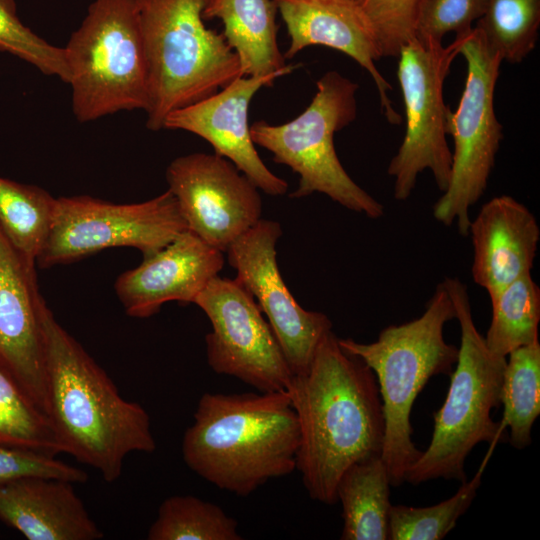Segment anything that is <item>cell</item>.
<instances>
[{
    "instance_id": "2e32d148",
    "label": "cell",
    "mask_w": 540,
    "mask_h": 540,
    "mask_svg": "<svg viewBox=\"0 0 540 540\" xmlns=\"http://www.w3.org/2000/svg\"><path fill=\"white\" fill-rule=\"evenodd\" d=\"M44 302L36 263L0 227V359L46 413Z\"/></svg>"
},
{
    "instance_id": "f546056e",
    "label": "cell",
    "mask_w": 540,
    "mask_h": 540,
    "mask_svg": "<svg viewBox=\"0 0 540 540\" xmlns=\"http://www.w3.org/2000/svg\"><path fill=\"white\" fill-rule=\"evenodd\" d=\"M0 51L31 64L42 74L69 82L63 47L48 43L24 25L14 0H0Z\"/></svg>"
},
{
    "instance_id": "8992f818",
    "label": "cell",
    "mask_w": 540,
    "mask_h": 540,
    "mask_svg": "<svg viewBox=\"0 0 540 540\" xmlns=\"http://www.w3.org/2000/svg\"><path fill=\"white\" fill-rule=\"evenodd\" d=\"M442 282L460 325V346L445 401L434 413L430 444L406 473L405 481L413 485L437 478L466 481L465 461L472 449L503 435L491 411L501 404L507 357L492 353L477 330L467 286L458 278Z\"/></svg>"
},
{
    "instance_id": "d6a6232c",
    "label": "cell",
    "mask_w": 540,
    "mask_h": 540,
    "mask_svg": "<svg viewBox=\"0 0 540 540\" xmlns=\"http://www.w3.org/2000/svg\"><path fill=\"white\" fill-rule=\"evenodd\" d=\"M24 477H46L83 483L84 470L34 450L0 445V486Z\"/></svg>"
},
{
    "instance_id": "7a4b0ae2",
    "label": "cell",
    "mask_w": 540,
    "mask_h": 540,
    "mask_svg": "<svg viewBox=\"0 0 540 540\" xmlns=\"http://www.w3.org/2000/svg\"><path fill=\"white\" fill-rule=\"evenodd\" d=\"M46 414L65 453L116 481L126 456L152 453L147 411L124 399L105 371L58 323L44 302Z\"/></svg>"
},
{
    "instance_id": "f1b7e54d",
    "label": "cell",
    "mask_w": 540,
    "mask_h": 540,
    "mask_svg": "<svg viewBox=\"0 0 540 540\" xmlns=\"http://www.w3.org/2000/svg\"><path fill=\"white\" fill-rule=\"evenodd\" d=\"M497 442L490 449L478 471L471 480L461 483L458 491L449 499L428 507L392 505L389 515V539L391 540H441L455 526L476 497L483 471Z\"/></svg>"
},
{
    "instance_id": "3957f363",
    "label": "cell",
    "mask_w": 540,
    "mask_h": 540,
    "mask_svg": "<svg viewBox=\"0 0 540 540\" xmlns=\"http://www.w3.org/2000/svg\"><path fill=\"white\" fill-rule=\"evenodd\" d=\"M182 440L186 465L221 490L247 497L297 466L300 428L287 391L204 393Z\"/></svg>"
},
{
    "instance_id": "8fae6325",
    "label": "cell",
    "mask_w": 540,
    "mask_h": 540,
    "mask_svg": "<svg viewBox=\"0 0 540 540\" xmlns=\"http://www.w3.org/2000/svg\"><path fill=\"white\" fill-rule=\"evenodd\" d=\"M188 229L174 195L118 204L87 195L59 197L47 240L36 259L39 268L76 262L99 251L132 247L143 257Z\"/></svg>"
},
{
    "instance_id": "9c48e42d",
    "label": "cell",
    "mask_w": 540,
    "mask_h": 540,
    "mask_svg": "<svg viewBox=\"0 0 540 540\" xmlns=\"http://www.w3.org/2000/svg\"><path fill=\"white\" fill-rule=\"evenodd\" d=\"M460 54L467 63L465 86L456 111L447 115L446 132L453 138L449 184L435 202L434 218L445 226L457 227L466 237L470 208L484 194L503 139L502 125L494 110V93L503 62L486 45L481 32L473 28L464 35Z\"/></svg>"
},
{
    "instance_id": "9a60e30c",
    "label": "cell",
    "mask_w": 540,
    "mask_h": 540,
    "mask_svg": "<svg viewBox=\"0 0 540 540\" xmlns=\"http://www.w3.org/2000/svg\"><path fill=\"white\" fill-rule=\"evenodd\" d=\"M282 76H241L215 94L168 114L163 129L183 130L203 138L215 154L232 162L259 190L272 196L284 195L288 183L272 173L260 158L248 122L254 95Z\"/></svg>"
},
{
    "instance_id": "836d02e7",
    "label": "cell",
    "mask_w": 540,
    "mask_h": 540,
    "mask_svg": "<svg viewBox=\"0 0 540 540\" xmlns=\"http://www.w3.org/2000/svg\"><path fill=\"white\" fill-rule=\"evenodd\" d=\"M351 1H355V2H358V3H360V1H361V0H351Z\"/></svg>"
},
{
    "instance_id": "83f0119b",
    "label": "cell",
    "mask_w": 540,
    "mask_h": 540,
    "mask_svg": "<svg viewBox=\"0 0 540 540\" xmlns=\"http://www.w3.org/2000/svg\"><path fill=\"white\" fill-rule=\"evenodd\" d=\"M540 0H486L476 27L502 61L520 63L535 48Z\"/></svg>"
},
{
    "instance_id": "5bb4252c",
    "label": "cell",
    "mask_w": 540,
    "mask_h": 540,
    "mask_svg": "<svg viewBox=\"0 0 540 540\" xmlns=\"http://www.w3.org/2000/svg\"><path fill=\"white\" fill-rule=\"evenodd\" d=\"M166 180L188 230L224 253L262 218L259 189L215 153L175 158L166 169Z\"/></svg>"
},
{
    "instance_id": "4fadbf2b",
    "label": "cell",
    "mask_w": 540,
    "mask_h": 540,
    "mask_svg": "<svg viewBox=\"0 0 540 540\" xmlns=\"http://www.w3.org/2000/svg\"><path fill=\"white\" fill-rule=\"evenodd\" d=\"M281 235L279 222L261 218L233 241L225 253L236 271V279L266 315L296 376L308 369L321 339L332 330V322L322 312L302 308L289 291L276 259V244Z\"/></svg>"
},
{
    "instance_id": "4316f807",
    "label": "cell",
    "mask_w": 540,
    "mask_h": 540,
    "mask_svg": "<svg viewBox=\"0 0 540 540\" xmlns=\"http://www.w3.org/2000/svg\"><path fill=\"white\" fill-rule=\"evenodd\" d=\"M149 540H241L238 522L218 505L192 495H175L160 505Z\"/></svg>"
},
{
    "instance_id": "4dcf8cb0",
    "label": "cell",
    "mask_w": 540,
    "mask_h": 540,
    "mask_svg": "<svg viewBox=\"0 0 540 540\" xmlns=\"http://www.w3.org/2000/svg\"><path fill=\"white\" fill-rule=\"evenodd\" d=\"M424 0H361L382 57H397L400 49L415 37Z\"/></svg>"
},
{
    "instance_id": "30bf717a",
    "label": "cell",
    "mask_w": 540,
    "mask_h": 540,
    "mask_svg": "<svg viewBox=\"0 0 540 540\" xmlns=\"http://www.w3.org/2000/svg\"><path fill=\"white\" fill-rule=\"evenodd\" d=\"M463 36L448 46L417 37L399 51L397 78L406 116V130L387 172L394 178V198L407 200L418 176L429 170L438 189L449 184L452 151L448 147L446 122L450 108L443 98L444 81L451 64L460 54Z\"/></svg>"
},
{
    "instance_id": "5b68a950",
    "label": "cell",
    "mask_w": 540,
    "mask_h": 540,
    "mask_svg": "<svg viewBox=\"0 0 540 540\" xmlns=\"http://www.w3.org/2000/svg\"><path fill=\"white\" fill-rule=\"evenodd\" d=\"M209 0H136L148 69L146 127L163 129L171 112L243 76L222 33L204 24Z\"/></svg>"
},
{
    "instance_id": "ffe728a7",
    "label": "cell",
    "mask_w": 540,
    "mask_h": 540,
    "mask_svg": "<svg viewBox=\"0 0 540 540\" xmlns=\"http://www.w3.org/2000/svg\"><path fill=\"white\" fill-rule=\"evenodd\" d=\"M73 483L24 477L0 486V520L28 540H98L104 534Z\"/></svg>"
},
{
    "instance_id": "484cf974",
    "label": "cell",
    "mask_w": 540,
    "mask_h": 540,
    "mask_svg": "<svg viewBox=\"0 0 540 540\" xmlns=\"http://www.w3.org/2000/svg\"><path fill=\"white\" fill-rule=\"evenodd\" d=\"M491 305L492 319L484 339L492 353L507 357L538 341L540 288L531 273L510 283Z\"/></svg>"
},
{
    "instance_id": "e0dca14e",
    "label": "cell",
    "mask_w": 540,
    "mask_h": 540,
    "mask_svg": "<svg viewBox=\"0 0 540 540\" xmlns=\"http://www.w3.org/2000/svg\"><path fill=\"white\" fill-rule=\"evenodd\" d=\"M224 252L190 230L161 250L143 257L142 263L123 272L114 288L126 314L148 318L171 301L188 304L224 266Z\"/></svg>"
},
{
    "instance_id": "7c38bea8",
    "label": "cell",
    "mask_w": 540,
    "mask_h": 540,
    "mask_svg": "<svg viewBox=\"0 0 540 540\" xmlns=\"http://www.w3.org/2000/svg\"><path fill=\"white\" fill-rule=\"evenodd\" d=\"M212 330L206 356L217 374L239 379L259 392L287 391L293 373L254 297L235 278H212L196 297Z\"/></svg>"
},
{
    "instance_id": "1f68e13d",
    "label": "cell",
    "mask_w": 540,
    "mask_h": 540,
    "mask_svg": "<svg viewBox=\"0 0 540 540\" xmlns=\"http://www.w3.org/2000/svg\"><path fill=\"white\" fill-rule=\"evenodd\" d=\"M486 0H424L420 9L415 37L442 42L454 32L464 36L473 29L472 23L483 14Z\"/></svg>"
},
{
    "instance_id": "6da1fadb",
    "label": "cell",
    "mask_w": 540,
    "mask_h": 540,
    "mask_svg": "<svg viewBox=\"0 0 540 540\" xmlns=\"http://www.w3.org/2000/svg\"><path fill=\"white\" fill-rule=\"evenodd\" d=\"M287 392L300 428L296 469L311 499L333 505L343 472L381 456L384 417L376 377L331 330Z\"/></svg>"
},
{
    "instance_id": "cb8c5ba5",
    "label": "cell",
    "mask_w": 540,
    "mask_h": 540,
    "mask_svg": "<svg viewBox=\"0 0 540 540\" xmlns=\"http://www.w3.org/2000/svg\"><path fill=\"white\" fill-rule=\"evenodd\" d=\"M0 445L50 456L64 452L47 414L1 359Z\"/></svg>"
},
{
    "instance_id": "d6986e66",
    "label": "cell",
    "mask_w": 540,
    "mask_h": 540,
    "mask_svg": "<svg viewBox=\"0 0 540 540\" xmlns=\"http://www.w3.org/2000/svg\"><path fill=\"white\" fill-rule=\"evenodd\" d=\"M471 275L491 302L513 281L531 273L540 240L533 213L508 195L493 197L470 221Z\"/></svg>"
},
{
    "instance_id": "ac0fdd59",
    "label": "cell",
    "mask_w": 540,
    "mask_h": 540,
    "mask_svg": "<svg viewBox=\"0 0 540 540\" xmlns=\"http://www.w3.org/2000/svg\"><path fill=\"white\" fill-rule=\"evenodd\" d=\"M290 38L283 54L293 58L308 46L340 51L363 67L378 90L381 109L390 124L402 119L388 96L392 89L375 64L381 57L374 30L360 4L351 0H275Z\"/></svg>"
},
{
    "instance_id": "d4e9b609",
    "label": "cell",
    "mask_w": 540,
    "mask_h": 540,
    "mask_svg": "<svg viewBox=\"0 0 540 540\" xmlns=\"http://www.w3.org/2000/svg\"><path fill=\"white\" fill-rule=\"evenodd\" d=\"M56 201L38 186L0 177V227L35 263L49 235Z\"/></svg>"
},
{
    "instance_id": "44dd1931",
    "label": "cell",
    "mask_w": 540,
    "mask_h": 540,
    "mask_svg": "<svg viewBox=\"0 0 540 540\" xmlns=\"http://www.w3.org/2000/svg\"><path fill=\"white\" fill-rule=\"evenodd\" d=\"M275 0H209L202 17L220 19L223 36L236 53L243 76L291 73L277 42Z\"/></svg>"
},
{
    "instance_id": "277c9868",
    "label": "cell",
    "mask_w": 540,
    "mask_h": 540,
    "mask_svg": "<svg viewBox=\"0 0 540 540\" xmlns=\"http://www.w3.org/2000/svg\"><path fill=\"white\" fill-rule=\"evenodd\" d=\"M455 318L454 304L441 282L420 317L384 328L376 341L338 338L340 347L360 358L376 377L384 417L381 458L393 487L405 482L421 454L411 438L414 401L430 378L450 375L457 361L458 347L447 343L443 334L445 324Z\"/></svg>"
},
{
    "instance_id": "ba28073f",
    "label": "cell",
    "mask_w": 540,
    "mask_h": 540,
    "mask_svg": "<svg viewBox=\"0 0 540 540\" xmlns=\"http://www.w3.org/2000/svg\"><path fill=\"white\" fill-rule=\"evenodd\" d=\"M317 91L307 108L296 118L273 125L264 120L250 125L255 145L272 153L276 163L299 175L292 198L322 193L341 206L377 219L384 206L361 188L342 166L334 146V135L357 116L359 85L335 70L316 82Z\"/></svg>"
},
{
    "instance_id": "603a6c76",
    "label": "cell",
    "mask_w": 540,
    "mask_h": 540,
    "mask_svg": "<svg viewBox=\"0 0 540 540\" xmlns=\"http://www.w3.org/2000/svg\"><path fill=\"white\" fill-rule=\"evenodd\" d=\"M501 390L504 406L499 429L510 430V444L524 449L531 443V431L540 414L539 340L508 354Z\"/></svg>"
},
{
    "instance_id": "52a82bcc",
    "label": "cell",
    "mask_w": 540,
    "mask_h": 540,
    "mask_svg": "<svg viewBox=\"0 0 540 540\" xmlns=\"http://www.w3.org/2000/svg\"><path fill=\"white\" fill-rule=\"evenodd\" d=\"M63 49L78 122L147 110L148 69L136 0H94Z\"/></svg>"
},
{
    "instance_id": "7402d4cb",
    "label": "cell",
    "mask_w": 540,
    "mask_h": 540,
    "mask_svg": "<svg viewBox=\"0 0 540 540\" xmlns=\"http://www.w3.org/2000/svg\"><path fill=\"white\" fill-rule=\"evenodd\" d=\"M390 478L381 456L350 465L336 487L342 506V540L389 539Z\"/></svg>"
}]
</instances>
